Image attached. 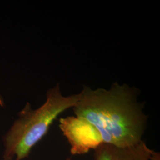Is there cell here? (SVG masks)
<instances>
[{
	"label": "cell",
	"instance_id": "4",
	"mask_svg": "<svg viewBox=\"0 0 160 160\" xmlns=\"http://www.w3.org/2000/svg\"><path fill=\"white\" fill-rule=\"evenodd\" d=\"M149 160H160V152H157V151H155L154 150L152 149L151 154Z\"/></svg>",
	"mask_w": 160,
	"mask_h": 160
},
{
	"label": "cell",
	"instance_id": "3",
	"mask_svg": "<svg viewBox=\"0 0 160 160\" xmlns=\"http://www.w3.org/2000/svg\"><path fill=\"white\" fill-rule=\"evenodd\" d=\"M94 150V160H149L152 151L143 140L129 147L102 144Z\"/></svg>",
	"mask_w": 160,
	"mask_h": 160
},
{
	"label": "cell",
	"instance_id": "1",
	"mask_svg": "<svg viewBox=\"0 0 160 160\" xmlns=\"http://www.w3.org/2000/svg\"><path fill=\"white\" fill-rule=\"evenodd\" d=\"M72 109L59 119L71 153L83 155L102 144L129 147L142 141L148 125L135 88L114 82L109 90L84 87Z\"/></svg>",
	"mask_w": 160,
	"mask_h": 160
},
{
	"label": "cell",
	"instance_id": "5",
	"mask_svg": "<svg viewBox=\"0 0 160 160\" xmlns=\"http://www.w3.org/2000/svg\"><path fill=\"white\" fill-rule=\"evenodd\" d=\"M2 160H9V159H7V158H3V159H2ZM73 160L71 157H67V158H66V160Z\"/></svg>",
	"mask_w": 160,
	"mask_h": 160
},
{
	"label": "cell",
	"instance_id": "2",
	"mask_svg": "<svg viewBox=\"0 0 160 160\" xmlns=\"http://www.w3.org/2000/svg\"><path fill=\"white\" fill-rule=\"evenodd\" d=\"M79 97V94L64 96L58 84L47 92L45 102L38 109H33L30 103H26L3 137V158L23 160L28 157L59 115L72 108Z\"/></svg>",
	"mask_w": 160,
	"mask_h": 160
}]
</instances>
